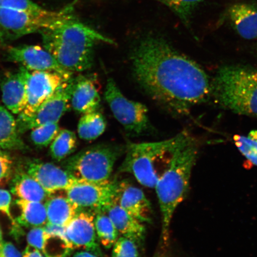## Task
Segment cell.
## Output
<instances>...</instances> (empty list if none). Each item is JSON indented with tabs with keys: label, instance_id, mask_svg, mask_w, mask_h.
Returning a JSON list of instances; mask_svg holds the SVG:
<instances>
[{
	"label": "cell",
	"instance_id": "16",
	"mask_svg": "<svg viewBox=\"0 0 257 257\" xmlns=\"http://www.w3.org/2000/svg\"><path fill=\"white\" fill-rule=\"evenodd\" d=\"M114 202L141 222H152V204L142 189L130 182L117 181Z\"/></svg>",
	"mask_w": 257,
	"mask_h": 257
},
{
	"label": "cell",
	"instance_id": "35",
	"mask_svg": "<svg viewBox=\"0 0 257 257\" xmlns=\"http://www.w3.org/2000/svg\"><path fill=\"white\" fill-rule=\"evenodd\" d=\"M0 257H22V253L12 242L3 240L0 243Z\"/></svg>",
	"mask_w": 257,
	"mask_h": 257
},
{
	"label": "cell",
	"instance_id": "17",
	"mask_svg": "<svg viewBox=\"0 0 257 257\" xmlns=\"http://www.w3.org/2000/svg\"><path fill=\"white\" fill-rule=\"evenodd\" d=\"M0 85L5 107L13 114H20L27 104L25 68L21 66L17 72L5 74Z\"/></svg>",
	"mask_w": 257,
	"mask_h": 257
},
{
	"label": "cell",
	"instance_id": "37",
	"mask_svg": "<svg viewBox=\"0 0 257 257\" xmlns=\"http://www.w3.org/2000/svg\"><path fill=\"white\" fill-rule=\"evenodd\" d=\"M73 257H98L95 253L87 251V250H82L75 253Z\"/></svg>",
	"mask_w": 257,
	"mask_h": 257
},
{
	"label": "cell",
	"instance_id": "1",
	"mask_svg": "<svg viewBox=\"0 0 257 257\" xmlns=\"http://www.w3.org/2000/svg\"><path fill=\"white\" fill-rule=\"evenodd\" d=\"M134 78L153 100L184 116L211 96L212 80L200 65L157 35L138 40L130 54Z\"/></svg>",
	"mask_w": 257,
	"mask_h": 257
},
{
	"label": "cell",
	"instance_id": "38",
	"mask_svg": "<svg viewBox=\"0 0 257 257\" xmlns=\"http://www.w3.org/2000/svg\"><path fill=\"white\" fill-rule=\"evenodd\" d=\"M3 240V232L1 228H0V243H1Z\"/></svg>",
	"mask_w": 257,
	"mask_h": 257
},
{
	"label": "cell",
	"instance_id": "2",
	"mask_svg": "<svg viewBox=\"0 0 257 257\" xmlns=\"http://www.w3.org/2000/svg\"><path fill=\"white\" fill-rule=\"evenodd\" d=\"M40 34L44 47L63 68L72 73L92 68L98 44H115L113 40L82 23L73 15Z\"/></svg>",
	"mask_w": 257,
	"mask_h": 257
},
{
	"label": "cell",
	"instance_id": "29",
	"mask_svg": "<svg viewBox=\"0 0 257 257\" xmlns=\"http://www.w3.org/2000/svg\"><path fill=\"white\" fill-rule=\"evenodd\" d=\"M60 130L59 123H50L32 128L31 139L35 146L47 147L55 139Z\"/></svg>",
	"mask_w": 257,
	"mask_h": 257
},
{
	"label": "cell",
	"instance_id": "6",
	"mask_svg": "<svg viewBox=\"0 0 257 257\" xmlns=\"http://www.w3.org/2000/svg\"><path fill=\"white\" fill-rule=\"evenodd\" d=\"M125 150L126 146L117 144L95 145L67 159L64 169L78 181H108L115 162L125 153Z\"/></svg>",
	"mask_w": 257,
	"mask_h": 257
},
{
	"label": "cell",
	"instance_id": "40",
	"mask_svg": "<svg viewBox=\"0 0 257 257\" xmlns=\"http://www.w3.org/2000/svg\"><path fill=\"white\" fill-rule=\"evenodd\" d=\"M256 48H257V47H256Z\"/></svg>",
	"mask_w": 257,
	"mask_h": 257
},
{
	"label": "cell",
	"instance_id": "11",
	"mask_svg": "<svg viewBox=\"0 0 257 257\" xmlns=\"http://www.w3.org/2000/svg\"><path fill=\"white\" fill-rule=\"evenodd\" d=\"M25 73L27 104L23 111L19 114L18 120L30 117L64 81L72 78H66L57 72L31 71L27 69Z\"/></svg>",
	"mask_w": 257,
	"mask_h": 257
},
{
	"label": "cell",
	"instance_id": "28",
	"mask_svg": "<svg viewBox=\"0 0 257 257\" xmlns=\"http://www.w3.org/2000/svg\"><path fill=\"white\" fill-rule=\"evenodd\" d=\"M167 6L178 16L186 27L190 25L193 13L204 0H156Z\"/></svg>",
	"mask_w": 257,
	"mask_h": 257
},
{
	"label": "cell",
	"instance_id": "3",
	"mask_svg": "<svg viewBox=\"0 0 257 257\" xmlns=\"http://www.w3.org/2000/svg\"><path fill=\"white\" fill-rule=\"evenodd\" d=\"M199 143L188 132L177 148L168 168L155 186L162 216V236L167 244L173 216L185 200L189 188L193 168L198 156Z\"/></svg>",
	"mask_w": 257,
	"mask_h": 257
},
{
	"label": "cell",
	"instance_id": "33",
	"mask_svg": "<svg viewBox=\"0 0 257 257\" xmlns=\"http://www.w3.org/2000/svg\"><path fill=\"white\" fill-rule=\"evenodd\" d=\"M14 162L9 154L0 150V184L7 181L11 176Z\"/></svg>",
	"mask_w": 257,
	"mask_h": 257
},
{
	"label": "cell",
	"instance_id": "10",
	"mask_svg": "<svg viewBox=\"0 0 257 257\" xmlns=\"http://www.w3.org/2000/svg\"><path fill=\"white\" fill-rule=\"evenodd\" d=\"M75 78L72 76L64 81L30 117L24 120H16L19 133H23L44 124L59 123L60 118L69 110Z\"/></svg>",
	"mask_w": 257,
	"mask_h": 257
},
{
	"label": "cell",
	"instance_id": "36",
	"mask_svg": "<svg viewBox=\"0 0 257 257\" xmlns=\"http://www.w3.org/2000/svg\"><path fill=\"white\" fill-rule=\"evenodd\" d=\"M22 257H46L40 250L28 245L22 253Z\"/></svg>",
	"mask_w": 257,
	"mask_h": 257
},
{
	"label": "cell",
	"instance_id": "25",
	"mask_svg": "<svg viewBox=\"0 0 257 257\" xmlns=\"http://www.w3.org/2000/svg\"><path fill=\"white\" fill-rule=\"evenodd\" d=\"M107 123L100 112L96 111L84 114L80 118L78 133L80 139L94 141L101 136L105 131Z\"/></svg>",
	"mask_w": 257,
	"mask_h": 257
},
{
	"label": "cell",
	"instance_id": "21",
	"mask_svg": "<svg viewBox=\"0 0 257 257\" xmlns=\"http://www.w3.org/2000/svg\"><path fill=\"white\" fill-rule=\"evenodd\" d=\"M48 224L51 226L66 227L80 209L65 195L51 194L45 202Z\"/></svg>",
	"mask_w": 257,
	"mask_h": 257
},
{
	"label": "cell",
	"instance_id": "19",
	"mask_svg": "<svg viewBox=\"0 0 257 257\" xmlns=\"http://www.w3.org/2000/svg\"><path fill=\"white\" fill-rule=\"evenodd\" d=\"M227 16L231 25L244 39H257V5L237 3L230 6Z\"/></svg>",
	"mask_w": 257,
	"mask_h": 257
},
{
	"label": "cell",
	"instance_id": "20",
	"mask_svg": "<svg viewBox=\"0 0 257 257\" xmlns=\"http://www.w3.org/2000/svg\"><path fill=\"white\" fill-rule=\"evenodd\" d=\"M106 213L122 236L142 243L146 236V227L143 223L132 216L117 204H112Z\"/></svg>",
	"mask_w": 257,
	"mask_h": 257
},
{
	"label": "cell",
	"instance_id": "22",
	"mask_svg": "<svg viewBox=\"0 0 257 257\" xmlns=\"http://www.w3.org/2000/svg\"><path fill=\"white\" fill-rule=\"evenodd\" d=\"M4 106L0 105V150H25L28 149L20 136L17 120Z\"/></svg>",
	"mask_w": 257,
	"mask_h": 257
},
{
	"label": "cell",
	"instance_id": "5",
	"mask_svg": "<svg viewBox=\"0 0 257 257\" xmlns=\"http://www.w3.org/2000/svg\"><path fill=\"white\" fill-rule=\"evenodd\" d=\"M187 133L184 131L170 139L159 142L127 144L124 159L118 173H128L141 185L155 188Z\"/></svg>",
	"mask_w": 257,
	"mask_h": 257
},
{
	"label": "cell",
	"instance_id": "8",
	"mask_svg": "<svg viewBox=\"0 0 257 257\" xmlns=\"http://www.w3.org/2000/svg\"><path fill=\"white\" fill-rule=\"evenodd\" d=\"M104 98L115 118L128 134L140 136L152 130L147 106L127 99L111 78L107 79Z\"/></svg>",
	"mask_w": 257,
	"mask_h": 257
},
{
	"label": "cell",
	"instance_id": "9",
	"mask_svg": "<svg viewBox=\"0 0 257 257\" xmlns=\"http://www.w3.org/2000/svg\"><path fill=\"white\" fill-rule=\"evenodd\" d=\"M117 181L89 182L78 181L64 195L80 209H87L95 214L106 212L114 203Z\"/></svg>",
	"mask_w": 257,
	"mask_h": 257
},
{
	"label": "cell",
	"instance_id": "14",
	"mask_svg": "<svg viewBox=\"0 0 257 257\" xmlns=\"http://www.w3.org/2000/svg\"><path fill=\"white\" fill-rule=\"evenodd\" d=\"M95 213L89 210H80L65 228L67 239L73 248H82L100 255L95 227Z\"/></svg>",
	"mask_w": 257,
	"mask_h": 257
},
{
	"label": "cell",
	"instance_id": "12",
	"mask_svg": "<svg viewBox=\"0 0 257 257\" xmlns=\"http://www.w3.org/2000/svg\"><path fill=\"white\" fill-rule=\"evenodd\" d=\"M8 59L21 64L31 71L54 72L71 78L73 73L63 68L52 54L44 47L38 46L11 47L7 51Z\"/></svg>",
	"mask_w": 257,
	"mask_h": 257
},
{
	"label": "cell",
	"instance_id": "13",
	"mask_svg": "<svg viewBox=\"0 0 257 257\" xmlns=\"http://www.w3.org/2000/svg\"><path fill=\"white\" fill-rule=\"evenodd\" d=\"M65 228L51 225L32 228L27 234L28 245L40 250L46 257H66L73 248Z\"/></svg>",
	"mask_w": 257,
	"mask_h": 257
},
{
	"label": "cell",
	"instance_id": "23",
	"mask_svg": "<svg viewBox=\"0 0 257 257\" xmlns=\"http://www.w3.org/2000/svg\"><path fill=\"white\" fill-rule=\"evenodd\" d=\"M12 192L20 200L34 202H46L51 195L26 172L16 174L13 180Z\"/></svg>",
	"mask_w": 257,
	"mask_h": 257
},
{
	"label": "cell",
	"instance_id": "24",
	"mask_svg": "<svg viewBox=\"0 0 257 257\" xmlns=\"http://www.w3.org/2000/svg\"><path fill=\"white\" fill-rule=\"evenodd\" d=\"M19 215L16 222L22 226L35 228L46 227L48 224L46 205L44 202L20 200L16 201Z\"/></svg>",
	"mask_w": 257,
	"mask_h": 257
},
{
	"label": "cell",
	"instance_id": "34",
	"mask_svg": "<svg viewBox=\"0 0 257 257\" xmlns=\"http://www.w3.org/2000/svg\"><path fill=\"white\" fill-rule=\"evenodd\" d=\"M12 201L11 192L6 189H0V213L6 215L13 224H16V220L11 212Z\"/></svg>",
	"mask_w": 257,
	"mask_h": 257
},
{
	"label": "cell",
	"instance_id": "27",
	"mask_svg": "<svg viewBox=\"0 0 257 257\" xmlns=\"http://www.w3.org/2000/svg\"><path fill=\"white\" fill-rule=\"evenodd\" d=\"M95 227L98 242L106 249H110L118 238V232L106 212L95 214Z\"/></svg>",
	"mask_w": 257,
	"mask_h": 257
},
{
	"label": "cell",
	"instance_id": "26",
	"mask_svg": "<svg viewBox=\"0 0 257 257\" xmlns=\"http://www.w3.org/2000/svg\"><path fill=\"white\" fill-rule=\"evenodd\" d=\"M77 147V138L73 131L62 130L50 144V154L55 160L62 161L75 152Z\"/></svg>",
	"mask_w": 257,
	"mask_h": 257
},
{
	"label": "cell",
	"instance_id": "15",
	"mask_svg": "<svg viewBox=\"0 0 257 257\" xmlns=\"http://www.w3.org/2000/svg\"><path fill=\"white\" fill-rule=\"evenodd\" d=\"M25 168L26 172L50 195L66 190L77 181L65 169L52 163L33 160L27 162Z\"/></svg>",
	"mask_w": 257,
	"mask_h": 257
},
{
	"label": "cell",
	"instance_id": "32",
	"mask_svg": "<svg viewBox=\"0 0 257 257\" xmlns=\"http://www.w3.org/2000/svg\"><path fill=\"white\" fill-rule=\"evenodd\" d=\"M112 248V257H140L138 243L127 237L118 238Z\"/></svg>",
	"mask_w": 257,
	"mask_h": 257
},
{
	"label": "cell",
	"instance_id": "18",
	"mask_svg": "<svg viewBox=\"0 0 257 257\" xmlns=\"http://www.w3.org/2000/svg\"><path fill=\"white\" fill-rule=\"evenodd\" d=\"M70 105L74 110L83 114L98 110L101 105V97L96 85L95 76L75 77Z\"/></svg>",
	"mask_w": 257,
	"mask_h": 257
},
{
	"label": "cell",
	"instance_id": "4",
	"mask_svg": "<svg viewBox=\"0 0 257 257\" xmlns=\"http://www.w3.org/2000/svg\"><path fill=\"white\" fill-rule=\"evenodd\" d=\"M211 96L220 107L257 118V69L233 64L220 67L212 80Z\"/></svg>",
	"mask_w": 257,
	"mask_h": 257
},
{
	"label": "cell",
	"instance_id": "7",
	"mask_svg": "<svg viewBox=\"0 0 257 257\" xmlns=\"http://www.w3.org/2000/svg\"><path fill=\"white\" fill-rule=\"evenodd\" d=\"M73 5L59 11H50L44 15L0 8V40L12 41L35 32L57 27L73 15Z\"/></svg>",
	"mask_w": 257,
	"mask_h": 257
},
{
	"label": "cell",
	"instance_id": "39",
	"mask_svg": "<svg viewBox=\"0 0 257 257\" xmlns=\"http://www.w3.org/2000/svg\"><path fill=\"white\" fill-rule=\"evenodd\" d=\"M154 257H167L165 255H162V254H157Z\"/></svg>",
	"mask_w": 257,
	"mask_h": 257
},
{
	"label": "cell",
	"instance_id": "30",
	"mask_svg": "<svg viewBox=\"0 0 257 257\" xmlns=\"http://www.w3.org/2000/svg\"><path fill=\"white\" fill-rule=\"evenodd\" d=\"M0 8L34 15H44L49 12L32 0H0Z\"/></svg>",
	"mask_w": 257,
	"mask_h": 257
},
{
	"label": "cell",
	"instance_id": "31",
	"mask_svg": "<svg viewBox=\"0 0 257 257\" xmlns=\"http://www.w3.org/2000/svg\"><path fill=\"white\" fill-rule=\"evenodd\" d=\"M233 140L240 153L249 162L257 166V141L239 135L234 136Z\"/></svg>",
	"mask_w": 257,
	"mask_h": 257
}]
</instances>
